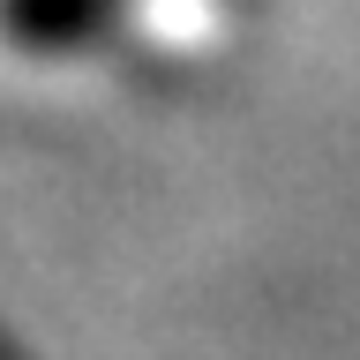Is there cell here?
<instances>
[{
    "instance_id": "6da1fadb",
    "label": "cell",
    "mask_w": 360,
    "mask_h": 360,
    "mask_svg": "<svg viewBox=\"0 0 360 360\" xmlns=\"http://www.w3.org/2000/svg\"><path fill=\"white\" fill-rule=\"evenodd\" d=\"M112 0H0V15L22 45H75L105 22Z\"/></svg>"
}]
</instances>
